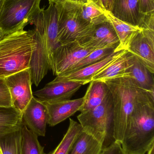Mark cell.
Wrapping results in <instances>:
<instances>
[{
    "mask_svg": "<svg viewBox=\"0 0 154 154\" xmlns=\"http://www.w3.org/2000/svg\"><path fill=\"white\" fill-rule=\"evenodd\" d=\"M82 86L77 82L54 79L33 94L38 100L43 103L58 102L68 100Z\"/></svg>",
    "mask_w": 154,
    "mask_h": 154,
    "instance_id": "8fae6325",
    "label": "cell"
},
{
    "mask_svg": "<svg viewBox=\"0 0 154 154\" xmlns=\"http://www.w3.org/2000/svg\"><path fill=\"white\" fill-rule=\"evenodd\" d=\"M147 154H154V145L152 146L149 150L147 151Z\"/></svg>",
    "mask_w": 154,
    "mask_h": 154,
    "instance_id": "836d02e7",
    "label": "cell"
},
{
    "mask_svg": "<svg viewBox=\"0 0 154 154\" xmlns=\"http://www.w3.org/2000/svg\"><path fill=\"white\" fill-rule=\"evenodd\" d=\"M87 1L88 0H66L67 2H69L75 4L80 5H84L87 2Z\"/></svg>",
    "mask_w": 154,
    "mask_h": 154,
    "instance_id": "4dcf8cb0",
    "label": "cell"
},
{
    "mask_svg": "<svg viewBox=\"0 0 154 154\" xmlns=\"http://www.w3.org/2000/svg\"><path fill=\"white\" fill-rule=\"evenodd\" d=\"M79 11L81 18L92 25L107 20L104 11L93 0L80 5Z\"/></svg>",
    "mask_w": 154,
    "mask_h": 154,
    "instance_id": "603a6c76",
    "label": "cell"
},
{
    "mask_svg": "<svg viewBox=\"0 0 154 154\" xmlns=\"http://www.w3.org/2000/svg\"><path fill=\"white\" fill-rule=\"evenodd\" d=\"M103 11H107V0H93Z\"/></svg>",
    "mask_w": 154,
    "mask_h": 154,
    "instance_id": "f546056e",
    "label": "cell"
},
{
    "mask_svg": "<svg viewBox=\"0 0 154 154\" xmlns=\"http://www.w3.org/2000/svg\"><path fill=\"white\" fill-rule=\"evenodd\" d=\"M22 113L14 106H0V138L20 130Z\"/></svg>",
    "mask_w": 154,
    "mask_h": 154,
    "instance_id": "d6986e66",
    "label": "cell"
},
{
    "mask_svg": "<svg viewBox=\"0 0 154 154\" xmlns=\"http://www.w3.org/2000/svg\"><path fill=\"white\" fill-rule=\"evenodd\" d=\"M104 12L108 20L113 25L119 39V44L115 51L127 50L131 41L137 32L142 30V28L123 21L108 11H104Z\"/></svg>",
    "mask_w": 154,
    "mask_h": 154,
    "instance_id": "ac0fdd59",
    "label": "cell"
},
{
    "mask_svg": "<svg viewBox=\"0 0 154 154\" xmlns=\"http://www.w3.org/2000/svg\"><path fill=\"white\" fill-rule=\"evenodd\" d=\"M34 48L32 30H20L0 40V78L30 68Z\"/></svg>",
    "mask_w": 154,
    "mask_h": 154,
    "instance_id": "3957f363",
    "label": "cell"
},
{
    "mask_svg": "<svg viewBox=\"0 0 154 154\" xmlns=\"http://www.w3.org/2000/svg\"><path fill=\"white\" fill-rule=\"evenodd\" d=\"M104 82L92 81L83 98V103L80 112L96 107L101 104L108 91Z\"/></svg>",
    "mask_w": 154,
    "mask_h": 154,
    "instance_id": "ffe728a7",
    "label": "cell"
},
{
    "mask_svg": "<svg viewBox=\"0 0 154 154\" xmlns=\"http://www.w3.org/2000/svg\"><path fill=\"white\" fill-rule=\"evenodd\" d=\"M126 50L113 52L100 61L82 68L78 70L57 76L55 79L61 81L73 82L82 85L92 81V79L100 71L121 56Z\"/></svg>",
    "mask_w": 154,
    "mask_h": 154,
    "instance_id": "4fadbf2b",
    "label": "cell"
},
{
    "mask_svg": "<svg viewBox=\"0 0 154 154\" xmlns=\"http://www.w3.org/2000/svg\"><path fill=\"white\" fill-rule=\"evenodd\" d=\"M102 149L98 141L82 131L69 154H99Z\"/></svg>",
    "mask_w": 154,
    "mask_h": 154,
    "instance_id": "7402d4cb",
    "label": "cell"
},
{
    "mask_svg": "<svg viewBox=\"0 0 154 154\" xmlns=\"http://www.w3.org/2000/svg\"><path fill=\"white\" fill-rule=\"evenodd\" d=\"M121 144L125 154H145L154 145V101L144 91L137 97Z\"/></svg>",
    "mask_w": 154,
    "mask_h": 154,
    "instance_id": "6da1fadb",
    "label": "cell"
},
{
    "mask_svg": "<svg viewBox=\"0 0 154 154\" xmlns=\"http://www.w3.org/2000/svg\"><path fill=\"white\" fill-rule=\"evenodd\" d=\"M22 154H44V147L38 140V136L30 130L23 122L21 128Z\"/></svg>",
    "mask_w": 154,
    "mask_h": 154,
    "instance_id": "cb8c5ba5",
    "label": "cell"
},
{
    "mask_svg": "<svg viewBox=\"0 0 154 154\" xmlns=\"http://www.w3.org/2000/svg\"><path fill=\"white\" fill-rule=\"evenodd\" d=\"M127 51L154 74V30L142 29L131 41Z\"/></svg>",
    "mask_w": 154,
    "mask_h": 154,
    "instance_id": "30bf717a",
    "label": "cell"
},
{
    "mask_svg": "<svg viewBox=\"0 0 154 154\" xmlns=\"http://www.w3.org/2000/svg\"><path fill=\"white\" fill-rule=\"evenodd\" d=\"M77 42L81 47L93 50L107 48L116 50L119 44L115 29L108 20L91 26Z\"/></svg>",
    "mask_w": 154,
    "mask_h": 154,
    "instance_id": "ba28073f",
    "label": "cell"
},
{
    "mask_svg": "<svg viewBox=\"0 0 154 154\" xmlns=\"http://www.w3.org/2000/svg\"><path fill=\"white\" fill-rule=\"evenodd\" d=\"M80 5L67 1L59 4V44L77 41L92 26L80 17Z\"/></svg>",
    "mask_w": 154,
    "mask_h": 154,
    "instance_id": "8992f818",
    "label": "cell"
},
{
    "mask_svg": "<svg viewBox=\"0 0 154 154\" xmlns=\"http://www.w3.org/2000/svg\"><path fill=\"white\" fill-rule=\"evenodd\" d=\"M42 0H5L0 12V29L5 35L24 29L41 11Z\"/></svg>",
    "mask_w": 154,
    "mask_h": 154,
    "instance_id": "5b68a950",
    "label": "cell"
},
{
    "mask_svg": "<svg viewBox=\"0 0 154 154\" xmlns=\"http://www.w3.org/2000/svg\"><path fill=\"white\" fill-rule=\"evenodd\" d=\"M22 134L20 130L0 138V145L4 154H22Z\"/></svg>",
    "mask_w": 154,
    "mask_h": 154,
    "instance_id": "484cf974",
    "label": "cell"
},
{
    "mask_svg": "<svg viewBox=\"0 0 154 154\" xmlns=\"http://www.w3.org/2000/svg\"><path fill=\"white\" fill-rule=\"evenodd\" d=\"M139 10L143 15L154 12V0H139Z\"/></svg>",
    "mask_w": 154,
    "mask_h": 154,
    "instance_id": "83f0119b",
    "label": "cell"
},
{
    "mask_svg": "<svg viewBox=\"0 0 154 154\" xmlns=\"http://www.w3.org/2000/svg\"><path fill=\"white\" fill-rule=\"evenodd\" d=\"M23 122L38 136L44 137L48 124V112L44 103L33 97L22 113Z\"/></svg>",
    "mask_w": 154,
    "mask_h": 154,
    "instance_id": "7c38bea8",
    "label": "cell"
},
{
    "mask_svg": "<svg viewBox=\"0 0 154 154\" xmlns=\"http://www.w3.org/2000/svg\"><path fill=\"white\" fill-rule=\"evenodd\" d=\"M49 4H60L61 3L64 2L66 0H48Z\"/></svg>",
    "mask_w": 154,
    "mask_h": 154,
    "instance_id": "d6a6232c",
    "label": "cell"
},
{
    "mask_svg": "<svg viewBox=\"0 0 154 154\" xmlns=\"http://www.w3.org/2000/svg\"><path fill=\"white\" fill-rule=\"evenodd\" d=\"M43 103L48 112V124L53 127L79 111L83 105V98Z\"/></svg>",
    "mask_w": 154,
    "mask_h": 154,
    "instance_id": "5bb4252c",
    "label": "cell"
},
{
    "mask_svg": "<svg viewBox=\"0 0 154 154\" xmlns=\"http://www.w3.org/2000/svg\"><path fill=\"white\" fill-rule=\"evenodd\" d=\"M5 0H0V12L2 8L3 5L4 3Z\"/></svg>",
    "mask_w": 154,
    "mask_h": 154,
    "instance_id": "d590c367",
    "label": "cell"
},
{
    "mask_svg": "<svg viewBox=\"0 0 154 154\" xmlns=\"http://www.w3.org/2000/svg\"><path fill=\"white\" fill-rule=\"evenodd\" d=\"M113 0H107V11L111 12L112 9Z\"/></svg>",
    "mask_w": 154,
    "mask_h": 154,
    "instance_id": "1f68e13d",
    "label": "cell"
},
{
    "mask_svg": "<svg viewBox=\"0 0 154 154\" xmlns=\"http://www.w3.org/2000/svg\"><path fill=\"white\" fill-rule=\"evenodd\" d=\"M99 154H125L119 142L115 141L108 147L103 148Z\"/></svg>",
    "mask_w": 154,
    "mask_h": 154,
    "instance_id": "f1b7e54d",
    "label": "cell"
},
{
    "mask_svg": "<svg viewBox=\"0 0 154 154\" xmlns=\"http://www.w3.org/2000/svg\"><path fill=\"white\" fill-rule=\"evenodd\" d=\"M111 13L123 21L139 27L145 16L140 13L139 0H113Z\"/></svg>",
    "mask_w": 154,
    "mask_h": 154,
    "instance_id": "9a60e30c",
    "label": "cell"
},
{
    "mask_svg": "<svg viewBox=\"0 0 154 154\" xmlns=\"http://www.w3.org/2000/svg\"><path fill=\"white\" fill-rule=\"evenodd\" d=\"M11 94L13 106L23 113L33 97L30 68L5 78Z\"/></svg>",
    "mask_w": 154,
    "mask_h": 154,
    "instance_id": "9c48e42d",
    "label": "cell"
},
{
    "mask_svg": "<svg viewBox=\"0 0 154 154\" xmlns=\"http://www.w3.org/2000/svg\"><path fill=\"white\" fill-rule=\"evenodd\" d=\"M134 57L132 53L126 50L118 58L94 76L92 81L105 82L112 79L124 77L127 69L133 64Z\"/></svg>",
    "mask_w": 154,
    "mask_h": 154,
    "instance_id": "e0dca14e",
    "label": "cell"
},
{
    "mask_svg": "<svg viewBox=\"0 0 154 154\" xmlns=\"http://www.w3.org/2000/svg\"><path fill=\"white\" fill-rule=\"evenodd\" d=\"M93 51L81 47L77 41L59 44L52 55L50 69L55 75H62Z\"/></svg>",
    "mask_w": 154,
    "mask_h": 154,
    "instance_id": "52a82bcc",
    "label": "cell"
},
{
    "mask_svg": "<svg viewBox=\"0 0 154 154\" xmlns=\"http://www.w3.org/2000/svg\"><path fill=\"white\" fill-rule=\"evenodd\" d=\"M0 154H4L3 152L2 149L1 145H0Z\"/></svg>",
    "mask_w": 154,
    "mask_h": 154,
    "instance_id": "8d00e7d4",
    "label": "cell"
},
{
    "mask_svg": "<svg viewBox=\"0 0 154 154\" xmlns=\"http://www.w3.org/2000/svg\"><path fill=\"white\" fill-rule=\"evenodd\" d=\"M124 77L134 79L140 88L145 91L154 101L153 74L135 57H134L133 64L127 69Z\"/></svg>",
    "mask_w": 154,
    "mask_h": 154,
    "instance_id": "2e32d148",
    "label": "cell"
},
{
    "mask_svg": "<svg viewBox=\"0 0 154 154\" xmlns=\"http://www.w3.org/2000/svg\"><path fill=\"white\" fill-rule=\"evenodd\" d=\"M105 82L113 99L114 138L121 143L137 100L143 90L129 77L115 78Z\"/></svg>",
    "mask_w": 154,
    "mask_h": 154,
    "instance_id": "7a4b0ae2",
    "label": "cell"
},
{
    "mask_svg": "<svg viewBox=\"0 0 154 154\" xmlns=\"http://www.w3.org/2000/svg\"><path fill=\"white\" fill-rule=\"evenodd\" d=\"M114 52H116L115 49L114 48H107L101 49L93 51L86 57H85L80 61L70 68L63 74L73 72L91 64L96 63L106 57Z\"/></svg>",
    "mask_w": 154,
    "mask_h": 154,
    "instance_id": "d4e9b609",
    "label": "cell"
},
{
    "mask_svg": "<svg viewBox=\"0 0 154 154\" xmlns=\"http://www.w3.org/2000/svg\"><path fill=\"white\" fill-rule=\"evenodd\" d=\"M11 98L4 79L0 78V106H12Z\"/></svg>",
    "mask_w": 154,
    "mask_h": 154,
    "instance_id": "4316f807",
    "label": "cell"
},
{
    "mask_svg": "<svg viewBox=\"0 0 154 154\" xmlns=\"http://www.w3.org/2000/svg\"><path fill=\"white\" fill-rule=\"evenodd\" d=\"M5 36V35L4 33H3L2 30L0 29V40H1Z\"/></svg>",
    "mask_w": 154,
    "mask_h": 154,
    "instance_id": "e575fe53",
    "label": "cell"
},
{
    "mask_svg": "<svg viewBox=\"0 0 154 154\" xmlns=\"http://www.w3.org/2000/svg\"><path fill=\"white\" fill-rule=\"evenodd\" d=\"M82 132L80 124L70 119L68 128L62 140L54 150L46 154H69Z\"/></svg>",
    "mask_w": 154,
    "mask_h": 154,
    "instance_id": "44dd1931",
    "label": "cell"
},
{
    "mask_svg": "<svg viewBox=\"0 0 154 154\" xmlns=\"http://www.w3.org/2000/svg\"><path fill=\"white\" fill-rule=\"evenodd\" d=\"M77 119L83 132L98 141L102 149L115 141L114 136L113 99L109 90L101 104L95 108L81 112Z\"/></svg>",
    "mask_w": 154,
    "mask_h": 154,
    "instance_id": "277c9868",
    "label": "cell"
}]
</instances>
